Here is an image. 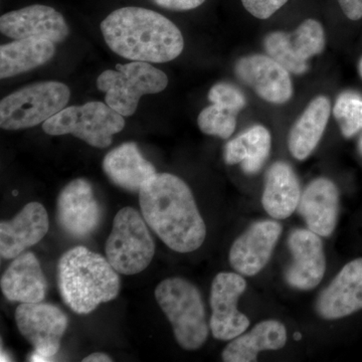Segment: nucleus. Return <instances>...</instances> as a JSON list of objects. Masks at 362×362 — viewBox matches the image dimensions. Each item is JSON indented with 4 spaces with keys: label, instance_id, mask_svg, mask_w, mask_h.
Masks as SVG:
<instances>
[{
    "label": "nucleus",
    "instance_id": "1",
    "mask_svg": "<svg viewBox=\"0 0 362 362\" xmlns=\"http://www.w3.org/2000/svg\"><path fill=\"white\" fill-rule=\"evenodd\" d=\"M141 214L159 239L177 252L197 251L206 226L187 183L170 173H157L139 192Z\"/></svg>",
    "mask_w": 362,
    "mask_h": 362
},
{
    "label": "nucleus",
    "instance_id": "2",
    "mask_svg": "<svg viewBox=\"0 0 362 362\" xmlns=\"http://www.w3.org/2000/svg\"><path fill=\"white\" fill-rule=\"evenodd\" d=\"M100 28L111 51L131 61L168 63L185 49L180 28L162 14L143 7L116 9Z\"/></svg>",
    "mask_w": 362,
    "mask_h": 362
},
{
    "label": "nucleus",
    "instance_id": "3",
    "mask_svg": "<svg viewBox=\"0 0 362 362\" xmlns=\"http://www.w3.org/2000/svg\"><path fill=\"white\" fill-rule=\"evenodd\" d=\"M58 287L71 310L84 315L118 296L120 277L108 259L87 247H75L59 259Z\"/></svg>",
    "mask_w": 362,
    "mask_h": 362
},
{
    "label": "nucleus",
    "instance_id": "4",
    "mask_svg": "<svg viewBox=\"0 0 362 362\" xmlns=\"http://www.w3.org/2000/svg\"><path fill=\"white\" fill-rule=\"evenodd\" d=\"M156 298L181 349H201L209 337V326L199 289L185 279L168 278L157 286Z\"/></svg>",
    "mask_w": 362,
    "mask_h": 362
},
{
    "label": "nucleus",
    "instance_id": "5",
    "mask_svg": "<svg viewBox=\"0 0 362 362\" xmlns=\"http://www.w3.org/2000/svg\"><path fill=\"white\" fill-rule=\"evenodd\" d=\"M70 97L68 86L57 81L25 86L0 102V127L16 131L45 123L66 108Z\"/></svg>",
    "mask_w": 362,
    "mask_h": 362
},
{
    "label": "nucleus",
    "instance_id": "6",
    "mask_svg": "<svg viewBox=\"0 0 362 362\" xmlns=\"http://www.w3.org/2000/svg\"><path fill=\"white\" fill-rule=\"evenodd\" d=\"M105 251L112 267L122 275H136L150 265L156 243L136 209L127 206L117 213Z\"/></svg>",
    "mask_w": 362,
    "mask_h": 362
},
{
    "label": "nucleus",
    "instance_id": "7",
    "mask_svg": "<svg viewBox=\"0 0 362 362\" xmlns=\"http://www.w3.org/2000/svg\"><path fill=\"white\" fill-rule=\"evenodd\" d=\"M165 73L146 62L116 65V71L107 70L98 77V89L106 94L105 101L122 116L133 115L144 95L157 94L166 89Z\"/></svg>",
    "mask_w": 362,
    "mask_h": 362
},
{
    "label": "nucleus",
    "instance_id": "8",
    "mask_svg": "<svg viewBox=\"0 0 362 362\" xmlns=\"http://www.w3.org/2000/svg\"><path fill=\"white\" fill-rule=\"evenodd\" d=\"M125 127L118 112L102 102H89L82 106L66 107L42 123L45 133L52 136L71 134L96 148H106L113 135Z\"/></svg>",
    "mask_w": 362,
    "mask_h": 362
},
{
    "label": "nucleus",
    "instance_id": "9",
    "mask_svg": "<svg viewBox=\"0 0 362 362\" xmlns=\"http://www.w3.org/2000/svg\"><path fill=\"white\" fill-rule=\"evenodd\" d=\"M21 334L33 345L30 361H51L58 354L62 338L68 328L65 312L52 304L21 303L16 310Z\"/></svg>",
    "mask_w": 362,
    "mask_h": 362
},
{
    "label": "nucleus",
    "instance_id": "10",
    "mask_svg": "<svg viewBox=\"0 0 362 362\" xmlns=\"http://www.w3.org/2000/svg\"><path fill=\"white\" fill-rule=\"evenodd\" d=\"M323 26L315 20H306L292 33L274 32L264 40L267 54L294 75L309 70L308 61L325 47Z\"/></svg>",
    "mask_w": 362,
    "mask_h": 362
},
{
    "label": "nucleus",
    "instance_id": "11",
    "mask_svg": "<svg viewBox=\"0 0 362 362\" xmlns=\"http://www.w3.org/2000/svg\"><path fill=\"white\" fill-rule=\"evenodd\" d=\"M246 289V281L239 274L223 272L214 277L211 290L209 328L216 339L233 340L249 327V318L237 306Z\"/></svg>",
    "mask_w": 362,
    "mask_h": 362
},
{
    "label": "nucleus",
    "instance_id": "12",
    "mask_svg": "<svg viewBox=\"0 0 362 362\" xmlns=\"http://www.w3.org/2000/svg\"><path fill=\"white\" fill-rule=\"evenodd\" d=\"M57 218L64 232L85 239L100 226L102 209L92 185L85 178L71 181L59 195Z\"/></svg>",
    "mask_w": 362,
    "mask_h": 362
},
{
    "label": "nucleus",
    "instance_id": "13",
    "mask_svg": "<svg viewBox=\"0 0 362 362\" xmlns=\"http://www.w3.org/2000/svg\"><path fill=\"white\" fill-rule=\"evenodd\" d=\"M0 32L13 40H45L59 44L68 37L70 30L58 11L33 4L4 14L0 18Z\"/></svg>",
    "mask_w": 362,
    "mask_h": 362
},
{
    "label": "nucleus",
    "instance_id": "14",
    "mask_svg": "<svg viewBox=\"0 0 362 362\" xmlns=\"http://www.w3.org/2000/svg\"><path fill=\"white\" fill-rule=\"evenodd\" d=\"M235 75L269 103L284 104L291 99L289 71L268 54H250L237 62Z\"/></svg>",
    "mask_w": 362,
    "mask_h": 362
},
{
    "label": "nucleus",
    "instance_id": "15",
    "mask_svg": "<svg viewBox=\"0 0 362 362\" xmlns=\"http://www.w3.org/2000/svg\"><path fill=\"white\" fill-rule=\"evenodd\" d=\"M281 233L282 226L278 221L252 223L230 247L228 259L233 270L247 277L259 273L268 264Z\"/></svg>",
    "mask_w": 362,
    "mask_h": 362
},
{
    "label": "nucleus",
    "instance_id": "16",
    "mask_svg": "<svg viewBox=\"0 0 362 362\" xmlns=\"http://www.w3.org/2000/svg\"><path fill=\"white\" fill-rule=\"evenodd\" d=\"M292 263L285 272L288 285L298 290L314 289L324 277L326 259L320 235L309 230H293L288 239Z\"/></svg>",
    "mask_w": 362,
    "mask_h": 362
},
{
    "label": "nucleus",
    "instance_id": "17",
    "mask_svg": "<svg viewBox=\"0 0 362 362\" xmlns=\"http://www.w3.org/2000/svg\"><path fill=\"white\" fill-rule=\"evenodd\" d=\"M362 309V258L346 264L316 304L319 315L326 320H335Z\"/></svg>",
    "mask_w": 362,
    "mask_h": 362
},
{
    "label": "nucleus",
    "instance_id": "18",
    "mask_svg": "<svg viewBox=\"0 0 362 362\" xmlns=\"http://www.w3.org/2000/svg\"><path fill=\"white\" fill-rule=\"evenodd\" d=\"M49 226V216L42 204H26L13 220L0 223L1 258L13 259L37 245L47 235Z\"/></svg>",
    "mask_w": 362,
    "mask_h": 362
},
{
    "label": "nucleus",
    "instance_id": "19",
    "mask_svg": "<svg viewBox=\"0 0 362 362\" xmlns=\"http://www.w3.org/2000/svg\"><path fill=\"white\" fill-rule=\"evenodd\" d=\"M298 211L309 230L320 237H330L337 228L339 211L337 185L327 178H316L305 188Z\"/></svg>",
    "mask_w": 362,
    "mask_h": 362
},
{
    "label": "nucleus",
    "instance_id": "20",
    "mask_svg": "<svg viewBox=\"0 0 362 362\" xmlns=\"http://www.w3.org/2000/svg\"><path fill=\"white\" fill-rule=\"evenodd\" d=\"M0 287L8 301L40 303L47 295V282L37 257L23 252L2 275Z\"/></svg>",
    "mask_w": 362,
    "mask_h": 362
},
{
    "label": "nucleus",
    "instance_id": "21",
    "mask_svg": "<svg viewBox=\"0 0 362 362\" xmlns=\"http://www.w3.org/2000/svg\"><path fill=\"white\" fill-rule=\"evenodd\" d=\"M103 170L114 185L131 192H139L157 175L156 168L143 157L134 142L111 150L105 156Z\"/></svg>",
    "mask_w": 362,
    "mask_h": 362
},
{
    "label": "nucleus",
    "instance_id": "22",
    "mask_svg": "<svg viewBox=\"0 0 362 362\" xmlns=\"http://www.w3.org/2000/svg\"><path fill=\"white\" fill-rule=\"evenodd\" d=\"M301 188L292 166L279 161L267 171L262 204L275 220L289 218L299 206Z\"/></svg>",
    "mask_w": 362,
    "mask_h": 362
},
{
    "label": "nucleus",
    "instance_id": "23",
    "mask_svg": "<svg viewBox=\"0 0 362 362\" xmlns=\"http://www.w3.org/2000/svg\"><path fill=\"white\" fill-rule=\"evenodd\" d=\"M287 342L284 324L277 320L262 321L251 331L233 338L223 351L226 362L257 361L259 352L283 349Z\"/></svg>",
    "mask_w": 362,
    "mask_h": 362
},
{
    "label": "nucleus",
    "instance_id": "24",
    "mask_svg": "<svg viewBox=\"0 0 362 362\" xmlns=\"http://www.w3.org/2000/svg\"><path fill=\"white\" fill-rule=\"evenodd\" d=\"M331 113L329 99L318 96L312 100L290 131L288 146L298 160H304L320 142Z\"/></svg>",
    "mask_w": 362,
    "mask_h": 362
},
{
    "label": "nucleus",
    "instance_id": "25",
    "mask_svg": "<svg viewBox=\"0 0 362 362\" xmlns=\"http://www.w3.org/2000/svg\"><path fill=\"white\" fill-rule=\"evenodd\" d=\"M270 132L262 125H255L226 143L223 158L228 165L240 164L247 175H257L270 156Z\"/></svg>",
    "mask_w": 362,
    "mask_h": 362
},
{
    "label": "nucleus",
    "instance_id": "26",
    "mask_svg": "<svg viewBox=\"0 0 362 362\" xmlns=\"http://www.w3.org/2000/svg\"><path fill=\"white\" fill-rule=\"evenodd\" d=\"M56 54V45L49 40H14L0 47V78L14 77L45 65Z\"/></svg>",
    "mask_w": 362,
    "mask_h": 362
},
{
    "label": "nucleus",
    "instance_id": "27",
    "mask_svg": "<svg viewBox=\"0 0 362 362\" xmlns=\"http://www.w3.org/2000/svg\"><path fill=\"white\" fill-rule=\"evenodd\" d=\"M333 114L342 135L352 137L362 129V98L354 93H343L335 102Z\"/></svg>",
    "mask_w": 362,
    "mask_h": 362
},
{
    "label": "nucleus",
    "instance_id": "28",
    "mask_svg": "<svg viewBox=\"0 0 362 362\" xmlns=\"http://www.w3.org/2000/svg\"><path fill=\"white\" fill-rule=\"evenodd\" d=\"M237 115L228 109L213 104L201 112L197 124L204 134L228 139L235 132Z\"/></svg>",
    "mask_w": 362,
    "mask_h": 362
},
{
    "label": "nucleus",
    "instance_id": "29",
    "mask_svg": "<svg viewBox=\"0 0 362 362\" xmlns=\"http://www.w3.org/2000/svg\"><path fill=\"white\" fill-rule=\"evenodd\" d=\"M209 100L211 103L239 114L246 106V97L242 90L228 83H218L209 90Z\"/></svg>",
    "mask_w": 362,
    "mask_h": 362
},
{
    "label": "nucleus",
    "instance_id": "30",
    "mask_svg": "<svg viewBox=\"0 0 362 362\" xmlns=\"http://www.w3.org/2000/svg\"><path fill=\"white\" fill-rule=\"evenodd\" d=\"M289 0H242L243 6L247 11L259 20L271 18Z\"/></svg>",
    "mask_w": 362,
    "mask_h": 362
},
{
    "label": "nucleus",
    "instance_id": "31",
    "mask_svg": "<svg viewBox=\"0 0 362 362\" xmlns=\"http://www.w3.org/2000/svg\"><path fill=\"white\" fill-rule=\"evenodd\" d=\"M156 6L162 8L175 11H187L197 8L206 0H151Z\"/></svg>",
    "mask_w": 362,
    "mask_h": 362
},
{
    "label": "nucleus",
    "instance_id": "32",
    "mask_svg": "<svg viewBox=\"0 0 362 362\" xmlns=\"http://www.w3.org/2000/svg\"><path fill=\"white\" fill-rule=\"evenodd\" d=\"M343 13L351 21L362 18V0H338Z\"/></svg>",
    "mask_w": 362,
    "mask_h": 362
},
{
    "label": "nucleus",
    "instance_id": "33",
    "mask_svg": "<svg viewBox=\"0 0 362 362\" xmlns=\"http://www.w3.org/2000/svg\"><path fill=\"white\" fill-rule=\"evenodd\" d=\"M112 358L103 352H94L83 359V362H111Z\"/></svg>",
    "mask_w": 362,
    "mask_h": 362
},
{
    "label": "nucleus",
    "instance_id": "34",
    "mask_svg": "<svg viewBox=\"0 0 362 362\" xmlns=\"http://www.w3.org/2000/svg\"><path fill=\"white\" fill-rule=\"evenodd\" d=\"M294 337L295 340H297V341H299V340L302 339L301 333L296 332V333H295L294 337Z\"/></svg>",
    "mask_w": 362,
    "mask_h": 362
},
{
    "label": "nucleus",
    "instance_id": "35",
    "mask_svg": "<svg viewBox=\"0 0 362 362\" xmlns=\"http://www.w3.org/2000/svg\"><path fill=\"white\" fill-rule=\"evenodd\" d=\"M358 70H359V74H361V76L362 78V58L361 59V62H359Z\"/></svg>",
    "mask_w": 362,
    "mask_h": 362
},
{
    "label": "nucleus",
    "instance_id": "36",
    "mask_svg": "<svg viewBox=\"0 0 362 362\" xmlns=\"http://www.w3.org/2000/svg\"><path fill=\"white\" fill-rule=\"evenodd\" d=\"M359 151H361L362 156V138L361 139V141H359Z\"/></svg>",
    "mask_w": 362,
    "mask_h": 362
}]
</instances>
